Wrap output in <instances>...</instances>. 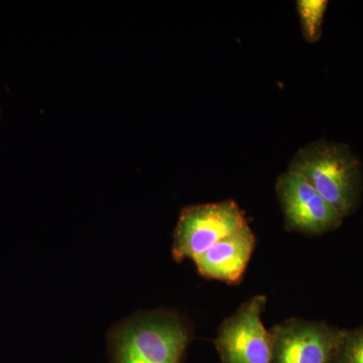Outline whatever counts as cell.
I'll list each match as a JSON object with an SVG mask.
<instances>
[{"label":"cell","mask_w":363,"mask_h":363,"mask_svg":"<svg viewBox=\"0 0 363 363\" xmlns=\"http://www.w3.org/2000/svg\"><path fill=\"white\" fill-rule=\"evenodd\" d=\"M267 303L253 296L222 322L214 341L222 363H271V333L262 320Z\"/></svg>","instance_id":"obj_4"},{"label":"cell","mask_w":363,"mask_h":363,"mask_svg":"<svg viewBox=\"0 0 363 363\" xmlns=\"http://www.w3.org/2000/svg\"><path fill=\"white\" fill-rule=\"evenodd\" d=\"M247 224L242 210L233 200L185 207L174 231V259L193 260Z\"/></svg>","instance_id":"obj_3"},{"label":"cell","mask_w":363,"mask_h":363,"mask_svg":"<svg viewBox=\"0 0 363 363\" xmlns=\"http://www.w3.org/2000/svg\"><path fill=\"white\" fill-rule=\"evenodd\" d=\"M326 0H298L297 9L304 39L310 44L318 42L322 35Z\"/></svg>","instance_id":"obj_8"},{"label":"cell","mask_w":363,"mask_h":363,"mask_svg":"<svg viewBox=\"0 0 363 363\" xmlns=\"http://www.w3.org/2000/svg\"><path fill=\"white\" fill-rule=\"evenodd\" d=\"M288 169L304 177L343 218L354 213L359 206L362 164L344 143L313 142L296 152Z\"/></svg>","instance_id":"obj_2"},{"label":"cell","mask_w":363,"mask_h":363,"mask_svg":"<svg viewBox=\"0 0 363 363\" xmlns=\"http://www.w3.org/2000/svg\"><path fill=\"white\" fill-rule=\"evenodd\" d=\"M332 363H363V325L344 329Z\"/></svg>","instance_id":"obj_9"},{"label":"cell","mask_w":363,"mask_h":363,"mask_svg":"<svg viewBox=\"0 0 363 363\" xmlns=\"http://www.w3.org/2000/svg\"><path fill=\"white\" fill-rule=\"evenodd\" d=\"M257 238L247 224L193 259L200 276L229 285L240 283L252 259Z\"/></svg>","instance_id":"obj_7"},{"label":"cell","mask_w":363,"mask_h":363,"mask_svg":"<svg viewBox=\"0 0 363 363\" xmlns=\"http://www.w3.org/2000/svg\"><path fill=\"white\" fill-rule=\"evenodd\" d=\"M344 329L291 318L269 329L271 363H332Z\"/></svg>","instance_id":"obj_5"},{"label":"cell","mask_w":363,"mask_h":363,"mask_svg":"<svg viewBox=\"0 0 363 363\" xmlns=\"http://www.w3.org/2000/svg\"><path fill=\"white\" fill-rule=\"evenodd\" d=\"M276 191L288 230L321 235L342 224L343 217L300 174L281 173Z\"/></svg>","instance_id":"obj_6"},{"label":"cell","mask_w":363,"mask_h":363,"mask_svg":"<svg viewBox=\"0 0 363 363\" xmlns=\"http://www.w3.org/2000/svg\"><path fill=\"white\" fill-rule=\"evenodd\" d=\"M190 324L171 309L140 312L108 334L111 363H182L192 341Z\"/></svg>","instance_id":"obj_1"}]
</instances>
